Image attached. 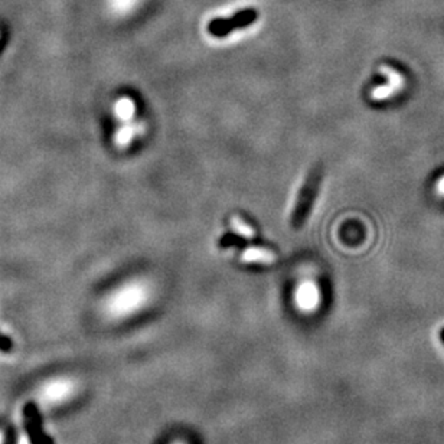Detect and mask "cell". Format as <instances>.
I'll return each mask as SVG.
<instances>
[{
	"label": "cell",
	"instance_id": "ba28073f",
	"mask_svg": "<svg viewBox=\"0 0 444 444\" xmlns=\"http://www.w3.org/2000/svg\"><path fill=\"white\" fill-rule=\"evenodd\" d=\"M140 132V125H136V124H127L124 127H121V129L116 133V144L118 147H125L127 144H129L133 139V136L136 133Z\"/></svg>",
	"mask_w": 444,
	"mask_h": 444
},
{
	"label": "cell",
	"instance_id": "5bb4252c",
	"mask_svg": "<svg viewBox=\"0 0 444 444\" xmlns=\"http://www.w3.org/2000/svg\"><path fill=\"white\" fill-rule=\"evenodd\" d=\"M173 444H183V443H173Z\"/></svg>",
	"mask_w": 444,
	"mask_h": 444
},
{
	"label": "cell",
	"instance_id": "277c9868",
	"mask_svg": "<svg viewBox=\"0 0 444 444\" xmlns=\"http://www.w3.org/2000/svg\"><path fill=\"white\" fill-rule=\"evenodd\" d=\"M379 71H381V74L387 77V84L374 88L371 92V97L376 101H383V100H388V99L394 97V95H397L404 88L405 80L397 70H394L388 66H383L379 68Z\"/></svg>",
	"mask_w": 444,
	"mask_h": 444
},
{
	"label": "cell",
	"instance_id": "6da1fadb",
	"mask_svg": "<svg viewBox=\"0 0 444 444\" xmlns=\"http://www.w3.org/2000/svg\"><path fill=\"white\" fill-rule=\"evenodd\" d=\"M321 179H322L321 166H313V169L309 172L304 183L299 190L293 212L290 215V227L293 230H299L304 226V222L312 211L314 198L317 195V190H319Z\"/></svg>",
	"mask_w": 444,
	"mask_h": 444
},
{
	"label": "cell",
	"instance_id": "30bf717a",
	"mask_svg": "<svg viewBox=\"0 0 444 444\" xmlns=\"http://www.w3.org/2000/svg\"><path fill=\"white\" fill-rule=\"evenodd\" d=\"M231 227L240 234V235H242V237H245V238H248V240H251V238H254V231H252V228L248 226V224H245V222L241 219V218H238V216H234L233 219H231Z\"/></svg>",
	"mask_w": 444,
	"mask_h": 444
},
{
	"label": "cell",
	"instance_id": "9c48e42d",
	"mask_svg": "<svg viewBox=\"0 0 444 444\" xmlns=\"http://www.w3.org/2000/svg\"><path fill=\"white\" fill-rule=\"evenodd\" d=\"M114 113H116L117 118H120L123 121H130L133 114H135V103L130 99L123 97L121 100H118L116 103Z\"/></svg>",
	"mask_w": 444,
	"mask_h": 444
},
{
	"label": "cell",
	"instance_id": "5b68a950",
	"mask_svg": "<svg viewBox=\"0 0 444 444\" xmlns=\"http://www.w3.org/2000/svg\"><path fill=\"white\" fill-rule=\"evenodd\" d=\"M257 18L256 12L252 11H247V12H241L238 15H235L234 18L231 19H218V20H214L208 30L211 32L212 35L215 37H224L227 34H230V32H233L234 29L237 27H242V26H247L249 25L254 19Z\"/></svg>",
	"mask_w": 444,
	"mask_h": 444
},
{
	"label": "cell",
	"instance_id": "8992f818",
	"mask_svg": "<svg viewBox=\"0 0 444 444\" xmlns=\"http://www.w3.org/2000/svg\"><path fill=\"white\" fill-rule=\"evenodd\" d=\"M321 297H319V290L314 284L312 283H304L302 284L297 293H296V303L300 310L303 312H313L319 306Z\"/></svg>",
	"mask_w": 444,
	"mask_h": 444
},
{
	"label": "cell",
	"instance_id": "7c38bea8",
	"mask_svg": "<svg viewBox=\"0 0 444 444\" xmlns=\"http://www.w3.org/2000/svg\"><path fill=\"white\" fill-rule=\"evenodd\" d=\"M19 444H30V443L27 441V438H25V437H20V440H19Z\"/></svg>",
	"mask_w": 444,
	"mask_h": 444
},
{
	"label": "cell",
	"instance_id": "52a82bcc",
	"mask_svg": "<svg viewBox=\"0 0 444 444\" xmlns=\"http://www.w3.org/2000/svg\"><path fill=\"white\" fill-rule=\"evenodd\" d=\"M241 260L245 263H260V264H271L276 261V256L273 252L259 247H249L241 254Z\"/></svg>",
	"mask_w": 444,
	"mask_h": 444
},
{
	"label": "cell",
	"instance_id": "3957f363",
	"mask_svg": "<svg viewBox=\"0 0 444 444\" xmlns=\"http://www.w3.org/2000/svg\"><path fill=\"white\" fill-rule=\"evenodd\" d=\"M144 300L146 293L143 289L140 290L139 288H125L110 297L106 304V312L113 319H123V317H127L136 309L143 306Z\"/></svg>",
	"mask_w": 444,
	"mask_h": 444
},
{
	"label": "cell",
	"instance_id": "4fadbf2b",
	"mask_svg": "<svg viewBox=\"0 0 444 444\" xmlns=\"http://www.w3.org/2000/svg\"><path fill=\"white\" fill-rule=\"evenodd\" d=\"M5 443V434L0 431V444H4Z\"/></svg>",
	"mask_w": 444,
	"mask_h": 444
},
{
	"label": "cell",
	"instance_id": "8fae6325",
	"mask_svg": "<svg viewBox=\"0 0 444 444\" xmlns=\"http://www.w3.org/2000/svg\"><path fill=\"white\" fill-rule=\"evenodd\" d=\"M436 192L440 195V197H444V175L440 176L436 182Z\"/></svg>",
	"mask_w": 444,
	"mask_h": 444
},
{
	"label": "cell",
	"instance_id": "7a4b0ae2",
	"mask_svg": "<svg viewBox=\"0 0 444 444\" xmlns=\"http://www.w3.org/2000/svg\"><path fill=\"white\" fill-rule=\"evenodd\" d=\"M77 383L68 376H56L41 386L38 400L44 407H58L66 404L77 394Z\"/></svg>",
	"mask_w": 444,
	"mask_h": 444
}]
</instances>
